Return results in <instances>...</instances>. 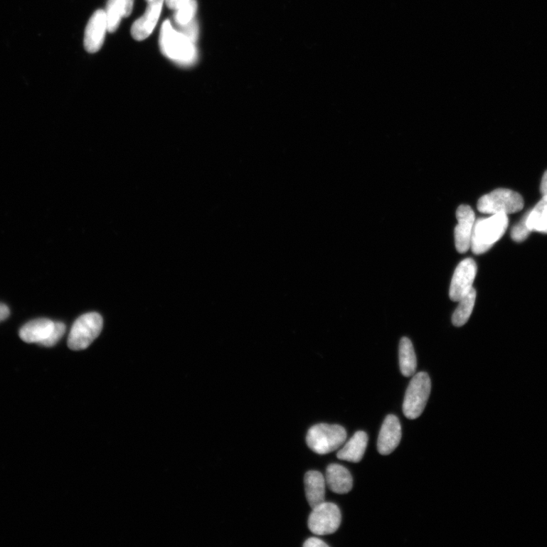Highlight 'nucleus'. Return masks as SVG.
Returning a JSON list of instances; mask_svg holds the SVG:
<instances>
[{
	"label": "nucleus",
	"instance_id": "f257e3e1",
	"mask_svg": "<svg viewBox=\"0 0 547 547\" xmlns=\"http://www.w3.org/2000/svg\"><path fill=\"white\" fill-rule=\"evenodd\" d=\"M159 46L163 55L178 65L191 66L197 60L195 43L176 30L170 20H166L162 25Z\"/></svg>",
	"mask_w": 547,
	"mask_h": 547
},
{
	"label": "nucleus",
	"instance_id": "f03ea898",
	"mask_svg": "<svg viewBox=\"0 0 547 547\" xmlns=\"http://www.w3.org/2000/svg\"><path fill=\"white\" fill-rule=\"evenodd\" d=\"M509 226L506 214L491 215L488 218L476 220L471 249L476 255L487 253L504 235Z\"/></svg>",
	"mask_w": 547,
	"mask_h": 547
},
{
	"label": "nucleus",
	"instance_id": "7ed1b4c3",
	"mask_svg": "<svg viewBox=\"0 0 547 547\" xmlns=\"http://www.w3.org/2000/svg\"><path fill=\"white\" fill-rule=\"evenodd\" d=\"M347 440V432L339 425L320 423L311 427L307 435L309 448L319 455L338 450Z\"/></svg>",
	"mask_w": 547,
	"mask_h": 547
},
{
	"label": "nucleus",
	"instance_id": "20e7f679",
	"mask_svg": "<svg viewBox=\"0 0 547 547\" xmlns=\"http://www.w3.org/2000/svg\"><path fill=\"white\" fill-rule=\"evenodd\" d=\"M524 207V200L520 194L506 188H498L478 201L477 209L487 215L512 214Z\"/></svg>",
	"mask_w": 547,
	"mask_h": 547
},
{
	"label": "nucleus",
	"instance_id": "39448f33",
	"mask_svg": "<svg viewBox=\"0 0 547 547\" xmlns=\"http://www.w3.org/2000/svg\"><path fill=\"white\" fill-rule=\"evenodd\" d=\"M103 319L97 312H89L78 319L71 329L68 346L71 350H85L99 336Z\"/></svg>",
	"mask_w": 547,
	"mask_h": 547
},
{
	"label": "nucleus",
	"instance_id": "423d86ee",
	"mask_svg": "<svg viewBox=\"0 0 547 547\" xmlns=\"http://www.w3.org/2000/svg\"><path fill=\"white\" fill-rule=\"evenodd\" d=\"M430 392L431 381L427 373L421 372L412 378L403 403V411L407 418L415 420L422 415Z\"/></svg>",
	"mask_w": 547,
	"mask_h": 547
},
{
	"label": "nucleus",
	"instance_id": "0eeeda50",
	"mask_svg": "<svg viewBox=\"0 0 547 547\" xmlns=\"http://www.w3.org/2000/svg\"><path fill=\"white\" fill-rule=\"evenodd\" d=\"M339 508L331 502L324 501L314 509L308 519V526L317 535H328L336 532L341 526Z\"/></svg>",
	"mask_w": 547,
	"mask_h": 547
},
{
	"label": "nucleus",
	"instance_id": "6e6552de",
	"mask_svg": "<svg viewBox=\"0 0 547 547\" xmlns=\"http://www.w3.org/2000/svg\"><path fill=\"white\" fill-rule=\"evenodd\" d=\"M477 272V266L472 259H466L457 266L450 290V297L452 301L459 302L471 292Z\"/></svg>",
	"mask_w": 547,
	"mask_h": 547
},
{
	"label": "nucleus",
	"instance_id": "1a4fd4ad",
	"mask_svg": "<svg viewBox=\"0 0 547 547\" xmlns=\"http://www.w3.org/2000/svg\"><path fill=\"white\" fill-rule=\"evenodd\" d=\"M457 225L455 229V247L457 252L465 253L471 249L476 217L473 209L462 205L457 210Z\"/></svg>",
	"mask_w": 547,
	"mask_h": 547
},
{
	"label": "nucleus",
	"instance_id": "9d476101",
	"mask_svg": "<svg viewBox=\"0 0 547 547\" xmlns=\"http://www.w3.org/2000/svg\"><path fill=\"white\" fill-rule=\"evenodd\" d=\"M107 30V20L105 11L99 9L91 17L87 25L84 46L87 52L97 53L102 48Z\"/></svg>",
	"mask_w": 547,
	"mask_h": 547
},
{
	"label": "nucleus",
	"instance_id": "9b49d317",
	"mask_svg": "<svg viewBox=\"0 0 547 547\" xmlns=\"http://www.w3.org/2000/svg\"><path fill=\"white\" fill-rule=\"evenodd\" d=\"M164 0H153L149 3L144 14L134 22L131 28L132 38L138 41L148 38L157 26Z\"/></svg>",
	"mask_w": 547,
	"mask_h": 547
},
{
	"label": "nucleus",
	"instance_id": "f8f14e48",
	"mask_svg": "<svg viewBox=\"0 0 547 547\" xmlns=\"http://www.w3.org/2000/svg\"><path fill=\"white\" fill-rule=\"evenodd\" d=\"M401 440V426L395 415H388L385 419L378 439V450L383 455L393 452Z\"/></svg>",
	"mask_w": 547,
	"mask_h": 547
},
{
	"label": "nucleus",
	"instance_id": "ddd939ff",
	"mask_svg": "<svg viewBox=\"0 0 547 547\" xmlns=\"http://www.w3.org/2000/svg\"><path fill=\"white\" fill-rule=\"evenodd\" d=\"M326 482L332 492L338 494H348L353 487V478L350 472L338 464H331L328 467Z\"/></svg>",
	"mask_w": 547,
	"mask_h": 547
},
{
	"label": "nucleus",
	"instance_id": "4468645a",
	"mask_svg": "<svg viewBox=\"0 0 547 547\" xmlns=\"http://www.w3.org/2000/svg\"><path fill=\"white\" fill-rule=\"evenodd\" d=\"M55 322L48 319L32 320L22 326L19 331L21 339L26 343L41 344L46 340L54 327Z\"/></svg>",
	"mask_w": 547,
	"mask_h": 547
},
{
	"label": "nucleus",
	"instance_id": "2eb2a0df",
	"mask_svg": "<svg viewBox=\"0 0 547 547\" xmlns=\"http://www.w3.org/2000/svg\"><path fill=\"white\" fill-rule=\"evenodd\" d=\"M305 490L309 506L314 509L325 501L326 477L320 472L310 471L305 474Z\"/></svg>",
	"mask_w": 547,
	"mask_h": 547
},
{
	"label": "nucleus",
	"instance_id": "dca6fc26",
	"mask_svg": "<svg viewBox=\"0 0 547 547\" xmlns=\"http://www.w3.org/2000/svg\"><path fill=\"white\" fill-rule=\"evenodd\" d=\"M367 443V434L363 431L356 432L353 437L339 451L338 459L354 463L360 462L365 454Z\"/></svg>",
	"mask_w": 547,
	"mask_h": 547
},
{
	"label": "nucleus",
	"instance_id": "f3484780",
	"mask_svg": "<svg viewBox=\"0 0 547 547\" xmlns=\"http://www.w3.org/2000/svg\"><path fill=\"white\" fill-rule=\"evenodd\" d=\"M399 364L401 373L405 377L415 374L417 369V357L410 339L403 338L399 344Z\"/></svg>",
	"mask_w": 547,
	"mask_h": 547
},
{
	"label": "nucleus",
	"instance_id": "a211bd4d",
	"mask_svg": "<svg viewBox=\"0 0 547 547\" xmlns=\"http://www.w3.org/2000/svg\"><path fill=\"white\" fill-rule=\"evenodd\" d=\"M526 214V225L531 232L547 233V196H543L540 202Z\"/></svg>",
	"mask_w": 547,
	"mask_h": 547
},
{
	"label": "nucleus",
	"instance_id": "6ab92c4d",
	"mask_svg": "<svg viewBox=\"0 0 547 547\" xmlns=\"http://www.w3.org/2000/svg\"><path fill=\"white\" fill-rule=\"evenodd\" d=\"M476 297V290L473 287L467 295L459 301L460 305L457 307L452 318L455 326L461 327L470 319L474 307Z\"/></svg>",
	"mask_w": 547,
	"mask_h": 547
},
{
	"label": "nucleus",
	"instance_id": "aec40b11",
	"mask_svg": "<svg viewBox=\"0 0 547 547\" xmlns=\"http://www.w3.org/2000/svg\"><path fill=\"white\" fill-rule=\"evenodd\" d=\"M125 0H108L105 11L107 20V30L115 32L120 24L122 18H124Z\"/></svg>",
	"mask_w": 547,
	"mask_h": 547
},
{
	"label": "nucleus",
	"instance_id": "412c9836",
	"mask_svg": "<svg viewBox=\"0 0 547 547\" xmlns=\"http://www.w3.org/2000/svg\"><path fill=\"white\" fill-rule=\"evenodd\" d=\"M198 4L196 0L189 1L182 7L175 10L174 20L176 26H185L195 19Z\"/></svg>",
	"mask_w": 547,
	"mask_h": 547
},
{
	"label": "nucleus",
	"instance_id": "4be33fe9",
	"mask_svg": "<svg viewBox=\"0 0 547 547\" xmlns=\"http://www.w3.org/2000/svg\"><path fill=\"white\" fill-rule=\"evenodd\" d=\"M66 327L63 322H55L54 327L49 337L40 344L44 347L51 348L57 344L63 337L65 333Z\"/></svg>",
	"mask_w": 547,
	"mask_h": 547
},
{
	"label": "nucleus",
	"instance_id": "5701e85b",
	"mask_svg": "<svg viewBox=\"0 0 547 547\" xmlns=\"http://www.w3.org/2000/svg\"><path fill=\"white\" fill-rule=\"evenodd\" d=\"M527 214L524 215L518 224L512 228L511 238L513 240L521 243L526 240L530 235L531 231L526 225Z\"/></svg>",
	"mask_w": 547,
	"mask_h": 547
},
{
	"label": "nucleus",
	"instance_id": "b1692460",
	"mask_svg": "<svg viewBox=\"0 0 547 547\" xmlns=\"http://www.w3.org/2000/svg\"><path fill=\"white\" fill-rule=\"evenodd\" d=\"M177 31L184 33L185 36L195 43L197 41L198 38V26L196 19L185 26H177Z\"/></svg>",
	"mask_w": 547,
	"mask_h": 547
},
{
	"label": "nucleus",
	"instance_id": "393cba45",
	"mask_svg": "<svg viewBox=\"0 0 547 547\" xmlns=\"http://www.w3.org/2000/svg\"><path fill=\"white\" fill-rule=\"evenodd\" d=\"M189 0H164L167 7L172 10H176L186 4Z\"/></svg>",
	"mask_w": 547,
	"mask_h": 547
},
{
	"label": "nucleus",
	"instance_id": "a878e982",
	"mask_svg": "<svg viewBox=\"0 0 547 547\" xmlns=\"http://www.w3.org/2000/svg\"><path fill=\"white\" fill-rule=\"evenodd\" d=\"M305 547H328L329 545L325 542H323L320 539L317 538H311L308 539L304 543Z\"/></svg>",
	"mask_w": 547,
	"mask_h": 547
},
{
	"label": "nucleus",
	"instance_id": "bb28decb",
	"mask_svg": "<svg viewBox=\"0 0 547 547\" xmlns=\"http://www.w3.org/2000/svg\"><path fill=\"white\" fill-rule=\"evenodd\" d=\"M10 315V310L9 307L4 304L0 303V322L6 320Z\"/></svg>",
	"mask_w": 547,
	"mask_h": 547
},
{
	"label": "nucleus",
	"instance_id": "cd10ccee",
	"mask_svg": "<svg viewBox=\"0 0 547 547\" xmlns=\"http://www.w3.org/2000/svg\"><path fill=\"white\" fill-rule=\"evenodd\" d=\"M134 0H125L124 18L129 17L133 9Z\"/></svg>",
	"mask_w": 547,
	"mask_h": 547
},
{
	"label": "nucleus",
	"instance_id": "c85d7f7f",
	"mask_svg": "<svg viewBox=\"0 0 547 547\" xmlns=\"http://www.w3.org/2000/svg\"><path fill=\"white\" fill-rule=\"evenodd\" d=\"M541 192L543 195V196H547V171L543 174L541 186Z\"/></svg>",
	"mask_w": 547,
	"mask_h": 547
},
{
	"label": "nucleus",
	"instance_id": "c756f323",
	"mask_svg": "<svg viewBox=\"0 0 547 547\" xmlns=\"http://www.w3.org/2000/svg\"><path fill=\"white\" fill-rule=\"evenodd\" d=\"M147 1L148 3H150V2H152V1H153V0H147Z\"/></svg>",
	"mask_w": 547,
	"mask_h": 547
}]
</instances>
